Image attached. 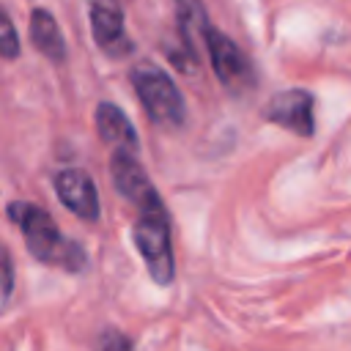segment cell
Segmentation results:
<instances>
[{
	"mask_svg": "<svg viewBox=\"0 0 351 351\" xmlns=\"http://www.w3.org/2000/svg\"><path fill=\"white\" fill-rule=\"evenodd\" d=\"M110 176L115 189L137 208V211H154V208H165L159 192L154 189L151 178L145 176L143 165L137 162L134 151L126 148H115L110 156Z\"/></svg>",
	"mask_w": 351,
	"mask_h": 351,
	"instance_id": "cell-5",
	"label": "cell"
},
{
	"mask_svg": "<svg viewBox=\"0 0 351 351\" xmlns=\"http://www.w3.org/2000/svg\"><path fill=\"white\" fill-rule=\"evenodd\" d=\"M176 8H178V33H181L184 49L189 55H195L197 52V44L206 47V36L211 30L208 16H206L200 0H176Z\"/></svg>",
	"mask_w": 351,
	"mask_h": 351,
	"instance_id": "cell-11",
	"label": "cell"
},
{
	"mask_svg": "<svg viewBox=\"0 0 351 351\" xmlns=\"http://www.w3.org/2000/svg\"><path fill=\"white\" fill-rule=\"evenodd\" d=\"M14 288V263H11V252L3 250V296L8 299Z\"/></svg>",
	"mask_w": 351,
	"mask_h": 351,
	"instance_id": "cell-14",
	"label": "cell"
},
{
	"mask_svg": "<svg viewBox=\"0 0 351 351\" xmlns=\"http://www.w3.org/2000/svg\"><path fill=\"white\" fill-rule=\"evenodd\" d=\"M55 192H58V200L77 217H82V219L99 217V192L85 170H80V167L60 170L55 178Z\"/></svg>",
	"mask_w": 351,
	"mask_h": 351,
	"instance_id": "cell-8",
	"label": "cell"
},
{
	"mask_svg": "<svg viewBox=\"0 0 351 351\" xmlns=\"http://www.w3.org/2000/svg\"><path fill=\"white\" fill-rule=\"evenodd\" d=\"M132 239L148 266V274L156 285H167L176 274L173 247H170V214L167 208L137 211Z\"/></svg>",
	"mask_w": 351,
	"mask_h": 351,
	"instance_id": "cell-3",
	"label": "cell"
},
{
	"mask_svg": "<svg viewBox=\"0 0 351 351\" xmlns=\"http://www.w3.org/2000/svg\"><path fill=\"white\" fill-rule=\"evenodd\" d=\"M99 351H132V343L118 329H107L99 340Z\"/></svg>",
	"mask_w": 351,
	"mask_h": 351,
	"instance_id": "cell-13",
	"label": "cell"
},
{
	"mask_svg": "<svg viewBox=\"0 0 351 351\" xmlns=\"http://www.w3.org/2000/svg\"><path fill=\"white\" fill-rule=\"evenodd\" d=\"M5 214L22 230L25 244L36 261H44L49 266H58V269H66L74 274L85 269V263H88L85 250L77 241L63 239L55 219L44 208H38L36 203H27V200H14V203H8Z\"/></svg>",
	"mask_w": 351,
	"mask_h": 351,
	"instance_id": "cell-1",
	"label": "cell"
},
{
	"mask_svg": "<svg viewBox=\"0 0 351 351\" xmlns=\"http://www.w3.org/2000/svg\"><path fill=\"white\" fill-rule=\"evenodd\" d=\"M206 52H208L211 69H214L217 80L225 85V90L244 96L255 88V66L239 49V44L233 38H228L225 33L211 27L206 36Z\"/></svg>",
	"mask_w": 351,
	"mask_h": 351,
	"instance_id": "cell-4",
	"label": "cell"
},
{
	"mask_svg": "<svg viewBox=\"0 0 351 351\" xmlns=\"http://www.w3.org/2000/svg\"><path fill=\"white\" fill-rule=\"evenodd\" d=\"M263 118L299 137H310L313 134V96L299 88L274 93L269 104L263 107Z\"/></svg>",
	"mask_w": 351,
	"mask_h": 351,
	"instance_id": "cell-6",
	"label": "cell"
},
{
	"mask_svg": "<svg viewBox=\"0 0 351 351\" xmlns=\"http://www.w3.org/2000/svg\"><path fill=\"white\" fill-rule=\"evenodd\" d=\"M132 88L137 90V99L143 104V110L148 112V118L165 129H176L184 123L186 107L181 99V90L176 88L173 77L159 69L156 63L140 60L132 71H129Z\"/></svg>",
	"mask_w": 351,
	"mask_h": 351,
	"instance_id": "cell-2",
	"label": "cell"
},
{
	"mask_svg": "<svg viewBox=\"0 0 351 351\" xmlns=\"http://www.w3.org/2000/svg\"><path fill=\"white\" fill-rule=\"evenodd\" d=\"M30 44L52 63H60L66 58V41L60 36L55 16L47 8H33L30 14Z\"/></svg>",
	"mask_w": 351,
	"mask_h": 351,
	"instance_id": "cell-10",
	"label": "cell"
},
{
	"mask_svg": "<svg viewBox=\"0 0 351 351\" xmlns=\"http://www.w3.org/2000/svg\"><path fill=\"white\" fill-rule=\"evenodd\" d=\"M90 30L96 47L110 58H123L134 49L123 27V14L112 0H90Z\"/></svg>",
	"mask_w": 351,
	"mask_h": 351,
	"instance_id": "cell-7",
	"label": "cell"
},
{
	"mask_svg": "<svg viewBox=\"0 0 351 351\" xmlns=\"http://www.w3.org/2000/svg\"><path fill=\"white\" fill-rule=\"evenodd\" d=\"M0 22H3V36H0V52L5 60H14L19 55V38H16V30H14V22L11 16L3 11L0 14Z\"/></svg>",
	"mask_w": 351,
	"mask_h": 351,
	"instance_id": "cell-12",
	"label": "cell"
},
{
	"mask_svg": "<svg viewBox=\"0 0 351 351\" xmlns=\"http://www.w3.org/2000/svg\"><path fill=\"white\" fill-rule=\"evenodd\" d=\"M96 132L99 137L112 145V148H126V151H137V132L129 123L126 112L110 101H101L96 107Z\"/></svg>",
	"mask_w": 351,
	"mask_h": 351,
	"instance_id": "cell-9",
	"label": "cell"
}]
</instances>
